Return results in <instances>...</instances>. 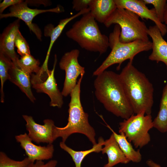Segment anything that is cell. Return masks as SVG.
<instances>
[{"label": "cell", "mask_w": 167, "mask_h": 167, "mask_svg": "<svg viewBox=\"0 0 167 167\" xmlns=\"http://www.w3.org/2000/svg\"><path fill=\"white\" fill-rule=\"evenodd\" d=\"M96 76L95 95L106 110L124 119L134 114L119 74L105 70Z\"/></svg>", "instance_id": "cell-1"}, {"label": "cell", "mask_w": 167, "mask_h": 167, "mask_svg": "<svg viewBox=\"0 0 167 167\" xmlns=\"http://www.w3.org/2000/svg\"><path fill=\"white\" fill-rule=\"evenodd\" d=\"M129 61L119 74L125 92L135 114H151L154 89L145 75Z\"/></svg>", "instance_id": "cell-2"}, {"label": "cell", "mask_w": 167, "mask_h": 167, "mask_svg": "<svg viewBox=\"0 0 167 167\" xmlns=\"http://www.w3.org/2000/svg\"><path fill=\"white\" fill-rule=\"evenodd\" d=\"M84 75H80L76 85L70 95L71 100L69 104L67 123L62 127L55 126L54 137L55 140L61 137L62 141L65 143L71 134H82L86 135L94 145L97 143L95 131L89 123L88 115L84 111L80 101V86Z\"/></svg>", "instance_id": "cell-3"}, {"label": "cell", "mask_w": 167, "mask_h": 167, "mask_svg": "<svg viewBox=\"0 0 167 167\" xmlns=\"http://www.w3.org/2000/svg\"><path fill=\"white\" fill-rule=\"evenodd\" d=\"M66 32V36L82 49L90 52L105 53L109 47V37L100 31L90 12L82 15Z\"/></svg>", "instance_id": "cell-4"}, {"label": "cell", "mask_w": 167, "mask_h": 167, "mask_svg": "<svg viewBox=\"0 0 167 167\" xmlns=\"http://www.w3.org/2000/svg\"><path fill=\"white\" fill-rule=\"evenodd\" d=\"M120 33V27L115 24L113 32L109 36V47L111 51L101 65L93 72V76L99 75L114 64H119L117 68L118 70L125 60L129 59V61H133L137 54L152 49V43L149 40H138L127 43L121 42L119 40Z\"/></svg>", "instance_id": "cell-5"}, {"label": "cell", "mask_w": 167, "mask_h": 167, "mask_svg": "<svg viewBox=\"0 0 167 167\" xmlns=\"http://www.w3.org/2000/svg\"><path fill=\"white\" fill-rule=\"evenodd\" d=\"M103 24L107 28L113 24L119 26V40L121 42L127 43L138 40L149 41L148 28L145 22L129 10L117 8Z\"/></svg>", "instance_id": "cell-6"}, {"label": "cell", "mask_w": 167, "mask_h": 167, "mask_svg": "<svg viewBox=\"0 0 167 167\" xmlns=\"http://www.w3.org/2000/svg\"><path fill=\"white\" fill-rule=\"evenodd\" d=\"M153 127L151 114L144 112L132 115L119 123V132L123 134L136 148H141L151 141L149 131Z\"/></svg>", "instance_id": "cell-7"}, {"label": "cell", "mask_w": 167, "mask_h": 167, "mask_svg": "<svg viewBox=\"0 0 167 167\" xmlns=\"http://www.w3.org/2000/svg\"><path fill=\"white\" fill-rule=\"evenodd\" d=\"M26 1L10 7L8 13L0 14V19L9 17H15L24 21L30 30L35 35L37 39L41 41L42 32L36 24L33 23L34 18L41 13L47 12L59 13L64 11L63 8L61 6L48 9H32L28 6Z\"/></svg>", "instance_id": "cell-8"}, {"label": "cell", "mask_w": 167, "mask_h": 167, "mask_svg": "<svg viewBox=\"0 0 167 167\" xmlns=\"http://www.w3.org/2000/svg\"><path fill=\"white\" fill-rule=\"evenodd\" d=\"M79 50L75 49L66 53L59 62L60 68L65 72V77L62 93L63 96L70 95L77 83L78 76L85 73L84 67L78 61Z\"/></svg>", "instance_id": "cell-9"}, {"label": "cell", "mask_w": 167, "mask_h": 167, "mask_svg": "<svg viewBox=\"0 0 167 167\" xmlns=\"http://www.w3.org/2000/svg\"><path fill=\"white\" fill-rule=\"evenodd\" d=\"M22 116L26 122L28 135L32 141L37 143L50 144L55 140L54 133L56 126L53 120L45 119L43 121L44 124L41 125L36 123L31 116L24 115Z\"/></svg>", "instance_id": "cell-10"}, {"label": "cell", "mask_w": 167, "mask_h": 167, "mask_svg": "<svg viewBox=\"0 0 167 167\" xmlns=\"http://www.w3.org/2000/svg\"><path fill=\"white\" fill-rule=\"evenodd\" d=\"M114 1L117 8L129 10L143 19L153 22L163 36L167 33V27L159 20L155 9H148L143 0H114Z\"/></svg>", "instance_id": "cell-11"}, {"label": "cell", "mask_w": 167, "mask_h": 167, "mask_svg": "<svg viewBox=\"0 0 167 167\" xmlns=\"http://www.w3.org/2000/svg\"><path fill=\"white\" fill-rule=\"evenodd\" d=\"M17 142L25 151L26 155L32 161L48 160L52 158L54 151L52 144L42 146L35 145L26 133L15 136Z\"/></svg>", "instance_id": "cell-12"}, {"label": "cell", "mask_w": 167, "mask_h": 167, "mask_svg": "<svg viewBox=\"0 0 167 167\" xmlns=\"http://www.w3.org/2000/svg\"><path fill=\"white\" fill-rule=\"evenodd\" d=\"M57 60V55L55 54L53 68L49 71L47 78L42 82L32 84V87L37 92L48 95L50 99V106L60 108L63 104V96L58 87L54 76Z\"/></svg>", "instance_id": "cell-13"}, {"label": "cell", "mask_w": 167, "mask_h": 167, "mask_svg": "<svg viewBox=\"0 0 167 167\" xmlns=\"http://www.w3.org/2000/svg\"><path fill=\"white\" fill-rule=\"evenodd\" d=\"M20 20L17 19L9 24L4 30L0 37V53L14 63L19 59L15 50V38L19 30Z\"/></svg>", "instance_id": "cell-14"}, {"label": "cell", "mask_w": 167, "mask_h": 167, "mask_svg": "<svg viewBox=\"0 0 167 167\" xmlns=\"http://www.w3.org/2000/svg\"><path fill=\"white\" fill-rule=\"evenodd\" d=\"M148 34L152 40V51L148 59L157 63L160 62H163L167 70V42L163 38L160 31L156 25L149 26Z\"/></svg>", "instance_id": "cell-15"}, {"label": "cell", "mask_w": 167, "mask_h": 167, "mask_svg": "<svg viewBox=\"0 0 167 167\" xmlns=\"http://www.w3.org/2000/svg\"><path fill=\"white\" fill-rule=\"evenodd\" d=\"M9 80L17 86L30 100L34 103L36 98L31 90V75L19 67L16 62H12L9 70Z\"/></svg>", "instance_id": "cell-16"}, {"label": "cell", "mask_w": 167, "mask_h": 167, "mask_svg": "<svg viewBox=\"0 0 167 167\" xmlns=\"http://www.w3.org/2000/svg\"><path fill=\"white\" fill-rule=\"evenodd\" d=\"M90 11V9L88 8L79 11L77 13L70 17L62 19L60 20L58 24L55 27L51 24H48L45 27L44 35L45 36L49 37L50 40L46 56L42 66L43 68L45 69L48 68V61L52 47L67 24L75 18L89 12Z\"/></svg>", "instance_id": "cell-17"}, {"label": "cell", "mask_w": 167, "mask_h": 167, "mask_svg": "<svg viewBox=\"0 0 167 167\" xmlns=\"http://www.w3.org/2000/svg\"><path fill=\"white\" fill-rule=\"evenodd\" d=\"M104 145L101 152L107 155L108 162L103 167H112L119 163L126 164L130 161L121 149L113 133L105 141Z\"/></svg>", "instance_id": "cell-18"}, {"label": "cell", "mask_w": 167, "mask_h": 167, "mask_svg": "<svg viewBox=\"0 0 167 167\" xmlns=\"http://www.w3.org/2000/svg\"><path fill=\"white\" fill-rule=\"evenodd\" d=\"M89 8L95 20L104 24L117 7L114 0H92Z\"/></svg>", "instance_id": "cell-19"}, {"label": "cell", "mask_w": 167, "mask_h": 167, "mask_svg": "<svg viewBox=\"0 0 167 167\" xmlns=\"http://www.w3.org/2000/svg\"><path fill=\"white\" fill-rule=\"evenodd\" d=\"M108 127L112 131L121 149L129 161L135 163L141 161L142 155L139 150H135L123 134H118L109 126Z\"/></svg>", "instance_id": "cell-20"}, {"label": "cell", "mask_w": 167, "mask_h": 167, "mask_svg": "<svg viewBox=\"0 0 167 167\" xmlns=\"http://www.w3.org/2000/svg\"><path fill=\"white\" fill-rule=\"evenodd\" d=\"M105 141L101 137L99 138L98 143L93 145L92 148L89 150L83 151H76L68 147L62 141L60 143V148L67 152L71 157L75 163V167H81V164L84 158L89 154L93 152H99L101 151Z\"/></svg>", "instance_id": "cell-21"}, {"label": "cell", "mask_w": 167, "mask_h": 167, "mask_svg": "<svg viewBox=\"0 0 167 167\" xmlns=\"http://www.w3.org/2000/svg\"><path fill=\"white\" fill-rule=\"evenodd\" d=\"M153 127L161 133L167 131V83L164 87L160 101V109L153 120Z\"/></svg>", "instance_id": "cell-22"}, {"label": "cell", "mask_w": 167, "mask_h": 167, "mask_svg": "<svg viewBox=\"0 0 167 167\" xmlns=\"http://www.w3.org/2000/svg\"><path fill=\"white\" fill-rule=\"evenodd\" d=\"M16 63L23 70L31 75L33 73L38 74L41 69V67L39 66V61L31 54L21 57Z\"/></svg>", "instance_id": "cell-23"}, {"label": "cell", "mask_w": 167, "mask_h": 167, "mask_svg": "<svg viewBox=\"0 0 167 167\" xmlns=\"http://www.w3.org/2000/svg\"><path fill=\"white\" fill-rule=\"evenodd\" d=\"M12 62L11 59L0 53V78L1 81L0 101L2 103H3L4 100V84L7 80H9V70Z\"/></svg>", "instance_id": "cell-24"}, {"label": "cell", "mask_w": 167, "mask_h": 167, "mask_svg": "<svg viewBox=\"0 0 167 167\" xmlns=\"http://www.w3.org/2000/svg\"><path fill=\"white\" fill-rule=\"evenodd\" d=\"M33 162L28 157L21 161L13 160L4 152H0V167H29Z\"/></svg>", "instance_id": "cell-25"}, {"label": "cell", "mask_w": 167, "mask_h": 167, "mask_svg": "<svg viewBox=\"0 0 167 167\" xmlns=\"http://www.w3.org/2000/svg\"><path fill=\"white\" fill-rule=\"evenodd\" d=\"M147 4L152 5L154 7L157 17L159 20L164 23L165 12L167 9V1L166 0H143Z\"/></svg>", "instance_id": "cell-26"}, {"label": "cell", "mask_w": 167, "mask_h": 167, "mask_svg": "<svg viewBox=\"0 0 167 167\" xmlns=\"http://www.w3.org/2000/svg\"><path fill=\"white\" fill-rule=\"evenodd\" d=\"M15 45L17 48L18 53L21 57L31 54L29 45L19 30L16 35Z\"/></svg>", "instance_id": "cell-27"}, {"label": "cell", "mask_w": 167, "mask_h": 167, "mask_svg": "<svg viewBox=\"0 0 167 167\" xmlns=\"http://www.w3.org/2000/svg\"><path fill=\"white\" fill-rule=\"evenodd\" d=\"M92 0H73L72 2L73 9L77 11L89 8Z\"/></svg>", "instance_id": "cell-28"}, {"label": "cell", "mask_w": 167, "mask_h": 167, "mask_svg": "<svg viewBox=\"0 0 167 167\" xmlns=\"http://www.w3.org/2000/svg\"><path fill=\"white\" fill-rule=\"evenodd\" d=\"M57 161L55 160H51L46 163L42 161H37L35 163L31 164L29 167H57Z\"/></svg>", "instance_id": "cell-29"}, {"label": "cell", "mask_w": 167, "mask_h": 167, "mask_svg": "<svg viewBox=\"0 0 167 167\" xmlns=\"http://www.w3.org/2000/svg\"><path fill=\"white\" fill-rule=\"evenodd\" d=\"M24 1L22 0H4L0 3V13L2 14L8 7L12 6L20 3Z\"/></svg>", "instance_id": "cell-30"}, {"label": "cell", "mask_w": 167, "mask_h": 167, "mask_svg": "<svg viewBox=\"0 0 167 167\" xmlns=\"http://www.w3.org/2000/svg\"><path fill=\"white\" fill-rule=\"evenodd\" d=\"M27 3L30 5H40L42 4L44 6L50 5L51 2L48 0H26Z\"/></svg>", "instance_id": "cell-31"}, {"label": "cell", "mask_w": 167, "mask_h": 167, "mask_svg": "<svg viewBox=\"0 0 167 167\" xmlns=\"http://www.w3.org/2000/svg\"><path fill=\"white\" fill-rule=\"evenodd\" d=\"M146 163L149 167H162L160 165L151 159L147 160Z\"/></svg>", "instance_id": "cell-32"}, {"label": "cell", "mask_w": 167, "mask_h": 167, "mask_svg": "<svg viewBox=\"0 0 167 167\" xmlns=\"http://www.w3.org/2000/svg\"><path fill=\"white\" fill-rule=\"evenodd\" d=\"M164 23L165 24V25H167V9L164 15Z\"/></svg>", "instance_id": "cell-33"}, {"label": "cell", "mask_w": 167, "mask_h": 167, "mask_svg": "<svg viewBox=\"0 0 167 167\" xmlns=\"http://www.w3.org/2000/svg\"></svg>", "instance_id": "cell-34"}]
</instances>
